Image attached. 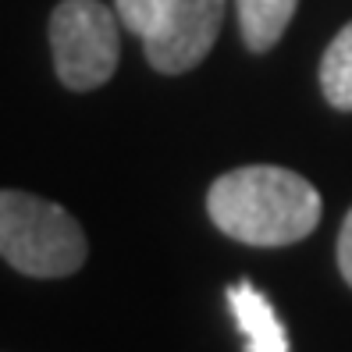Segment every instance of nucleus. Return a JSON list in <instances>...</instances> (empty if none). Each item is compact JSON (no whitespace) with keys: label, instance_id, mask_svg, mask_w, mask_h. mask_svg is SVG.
<instances>
[{"label":"nucleus","instance_id":"f257e3e1","mask_svg":"<svg viewBox=\"0 0 352 352\" xmlns=\"http://www.w3.org/2000/svg\"><path fill=\"white\" fill-rule=\"evenodd\" d=\"M206 214L228 239L278 250L302 242L320 224V192L288 168L250 164L224 171L210 185Z\"/></svg>","mask_w":352,"mask_h":352},{"label":"nucleus","instance_id":"f03ea898","mask_svg":"<svg viewBox=\"0 0 352 352\" xmlns=\"http://www.w3.org/2000/svg\"><path fill=\"white\" fill-rule=\"evenodd\" d=\"M0 256L18 274L68 278L89 256L82 224L43 196L0 189Z\"/></svg>","mask_w":352,"mask_h":352},{"label":"nucleus","instance_id":"7ed1b4c3","mask_svg":"<svg viewBox=\"0 0 352 352\" xmlns=\"http://www.w3.org/2000/svg\"><path fill=\"white\" fill-rule=\"evenodd\" d=\"M121 18L100 0H60L50 14L54 72L75 93L111 82L121 60Z\"/></svg>","mask_w":352,"mask_h":352},{"label":"nucleus","instance_id":"20e7f679","mask_svg":"<svg viewBox=\"0 0 352 352\" xmlns=\"http://www.w3.org/2000/svg\"><path fill=\"white\" fill-rule=\"evenodd\" d=\"M228 0H171L160 25L142 39L150 68L160 75L192 72L214 50Z\"/></svg>","mask_w":352,"mask_h":352},{"label":"nucleus","instance_id":"39448f33","mask_svg":"<svg viewBox=\"0 0 352 352\" xmlns=\"http://www.w3.org/2000/svg\"><path fill=\"white\" fill-rule=\"evenodd\" d=\"M228 306L239 320V331L245 335V349L250 352H292L288 349V335L274 314V306L267 302L260 288L250 281H239L228 288Z\"/></svg>","mask_w":352,"mask_h":352},{"label":"nucleus","instance_id":"423d86ee","mask_svg":"<svg viewBox=\"0 0 352 352\" xmlns=\"http://www.w3.org/2000/svg\"><path fill=\"white\" fill-rule=\"evenodd\" d=\"M235 8L245 47L253 54H267L296 18L299 0H235Z\"/></svg>","mask_w":352,"mask_h":352},{"label":"nucleus","instance_id":"0eeeda50","mask_svg":"<svg viewBox=\"0 0 352 352\" xmlns=\"http://www.w3.org/2000/svg\"><path fill=\"white\" fill-rule=\"evenodd\" d=\"M320 89H324V100L335 111H352V22L324 50Z\"/></svg>","mask_w":352,"mask_h":352},{"label":"nucleus","instance_id":"6e6552de","mask_svg":"<svg viewBox=\"0 0 352 352\" xmlns=\"http://www.w3.org/2000/svg\"><path fill=\"white\" fill-rule=\"evenodd\" d=\"M168 4L171 0H114L121 25L139 39H146L160 25V18L168 14Z\"/></svg>","mask_w":352,"mask_h":352},{"label":"nucleus","instance_id":"1a4fd4ad","mask_svg":"<svg viewBox=\"0 0 352 352\" xmlns=\"http://www.w3.org/2000/svg\"><path fill=\"white\" fill-rule=\"evenodd\" d=\"M338 271L345 278V285L352 288V210L342 221V232H338Z\"/></svg>","mask_w":352,"mask_h":352}]
</instances>
